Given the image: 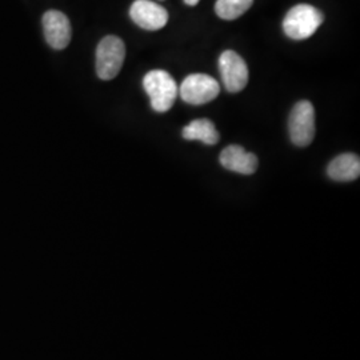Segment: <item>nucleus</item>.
Here are the masks:
<instances>
[{
  "label": "nucleus",
  "mask_w": 360,
  "mask_h": 360,
  "mask_svg": "<svg viewBox=\"0 0 360 360\" xmlns=\"http://www.w3.org/2000/svg\"><path fill=\"white\" fill-rule=\"evenodd\" d=\"M143 87L150 96L151 107L156 112H167L178 96V84L174 77L163 70L150 71L143 79Z\"/></svg>",
  "instance_id": "obj_1"
},
{
  "label": "nucleus",
  "mask_w": 360,
  "mask_h": 360,
  "mask_svg": "<svg viewBox=\"0 0 360 360\" xmlns=\"http://www.w3.org/2000/svg\"><path fill=\"white\" fill-rule=\"evenodd\" d=\"M324 15L309 4H297L284 18V34L294 40H304L312 37L322 26Z\"/></svg>",
  "instance_id": "obj_2"
},
{
  "label": "nucleus",
  "mask_w": 360,
  "mask_h": 360,
  "mask_svg": "<svg viewBox=\"0 0 360 360\" xmlns=\"http://www.w3.org/2000/svg\"><path fill=\"white\" fill-rule=\"evenodd\" d=\"M126 58L123 40L114 35L102 39L96 49V74L103 80H111L120 72Z\"/></svg>",
  "instance_id": "obj_3"
},
{
  "label": "nucleus",
  "mask_w": 360,
  "mask_h": 360,
  "mask_svg": "<svg viewBox=\"0 0 360 360\" xmlns=\"http://www.w3.org/2000/svg\"><path fill=\"white\" fill-rule=\"evenodd\" d=\"M288 131L291 142L297 147H307L312 143L315 138V108L309 101L294 105L288 119Z\"/></svg>",
  "instance_id": "obj_4"
},
{
  "label": "nucleus",
  "mask_w": 360,
  "mask_h": 360,
  "mask_svg": "<svg viewBox=\"0 0 360 360\" xmlns=\"http://www.w3.org/2000/svg\"><path fill=\"white\" fill-rule=\"evenodd\" d=\"M220 86L218 82L206 74H191L180 86V98L186 103L202 105L218 98Z\"/></svg>",
  "instance_id": "obj_5"
},
{
  "label": "nucleus",
  "mask_w": 360,
  "mask_h": 360,
  "mask_svg": "<svg viewBox=\"0 0 360 360\" xmlns=\"http://www.w3.org/2000/svg\"><path fill=\"white\" fill-rule=\"evenodd\" d=\"M219 70L226 90L231 94L245 90L248 83V68L240 55L231 50L223 52L219 58Z\"/></svg>",
  "instance_id": "obj_6"
},
{
  "label": "nucleus",
  "mask_w": 360,
  "mask_h": 360,
  "mask_svg": "<svg viewBox=\"0 0 360 360\" xmlns=\"http://www.w3.org/2000/svg\"><path fill=\"white\" fill-rule=\"evenodd\" d=\"M129 16L138 26L147 31H158L167 25V10L150 0H135Z\"/></svg>",
  "instance_id": "obj_7"
},
{
  "label": "nucleus",
  "mask_w": 360,
  "mask_h": 360,
  "mask_svg": "<svg viewBox=\"0 0 360 360\" xmlns=\"http://www.w3.org/2000/svg\"><path fill=\"white\" fill-rule=\"evenodd\" d=\"M43 30L47 43L53 50L65 49L72 37V30L65 13L51 10L43 15Z\"/></svg>",
  "instance_id": "obj_8"
},
{
  "label": "nucleus",
  "mask_w": 360,
  "mask_h": 360,
  "mask_svg": "<svg viewBox=\"0 0 360 360\" xmlns=\"http://www.w3.org/2000/svg\"><path fill=\"white\" fill-rule=\"evenodd\" d=\"M220 165L226 169L242 175H251L257 171V158L247 153L240 146H229L220 154Z\"/></svg>",
  "instance_id": "obj_9"
},
{
  "label": "nucleus",
  "mask_w": 360,
  "mask_h": 360,
  "mask_svg": "<svg viewBox=\"0 0 360 360\" xmlns=\"http://www.w3.org/2000/svg\"><path fill=\"white\" fill-rule=\"evenodd\" d=\"M327 174L335 181H352L360 175V159L358 155L342 154L328 165Z\"/></svg>",
  "instance_id": "obj_10"
},
{
  "label": "nucleus",
  "mask_w": 360,
  "mask_h": 360,
  "mask_svg": "<svg viewBox=\"0 0 360 360\" xmlns=\"http://www.w3.org/2000/svg\"><path fill=\"white\" fill-rule=\"evenodd\" d=\"M181 134L187 141H200L208 146H214L219 142V132L214 123L208 119L193 120L183 129Z\"/></svg>",
  "instance_id": "obj_11"
},
{
  "label": "nucleus",
  "mask_w": 360,
  "mask_h": 360,
  "mask_svg": "<svg viewBox=\"0 0 360 360\" xmlns=\"http://www.w3.org/2000/svg\"><path fill=\"white\" fill-rule=\"evenodd\" d=\"M254 0H218L215 13L223 20H235L247 13Z\"/></svg>",
  "instance_id": "obj_12"
},
{
  "label": "nucleus",
  "mask_w": 360,
  "mask_h": 360,
  "mask_svg": "<svg viewBox=\"0 0 360 360\" xmlns=\"http://www.w3.org/2000/svg\"><path fill=\"white\" fill-rule=\"evenodd\" d=\"M184 3H186L187 6H196V4L199 3V0H184Z\"/></svg>",
  "instance_id": "obj_13"
}]
</instances>
